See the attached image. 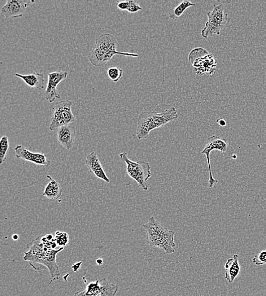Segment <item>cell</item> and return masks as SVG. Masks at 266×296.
Here are the masks:
<instances>
[{
	"label": "cell",
	"mask_w": 266,
	"mask_h": 296,
	"mask_svg": "<svg viewBox=\"0 0 266 296\" xmlns=\"http://www.w3.org/2000/svg\"><path fill=\"white\" fill-rule=\"evenodd\" d=\"M97 263L98 264V265H102L103 260L102 259H98L97 261Z\"/></svg>",
	"instance_id": "28"
},
{
	"label": "cell",
	"mask_w": 266,
	"mask_h": 296,
	"mask_svg": "<svg viewBox=\"0 0 266 296\" xmlns=\"http://www.w3.org/2000/svg\"><path fill=\"white\" fill-rule=\"evenodd\" d=\"M15 150L17 159L45 167H49L51 164L50 161L47 159L44 154L34 153L21 145H17Z\"/></svg>",
	"instance_id": "13"
},
{
	"label": "cell",
	"mask_w": 266,
	"mask_h": 296,
	"mask_svg": "<svg viewBox=\"0 0 266 296\" xmlns=\"http://www.w3.org/2000/svg\"><path fill=\"white\" fill-rule=\"evenodd\" d=\"M120 159L126 164L128 175L136 181L140 188L144 191L148 190L147 182L152 177L151 165L145 161L133 162L128 158L125 152L119 155Z\"/></svg>",
	"instance_id": "8"
},
{
	"label": "cell",
	"mask_w": 266,
	"mask_h": 296,
	"mask_svg": "<svg viewBox=\"0 0 266 296\" xmlns=\"http://www.w3.org/2000/svg\"><path fill=\"white\" fill-rule=\"evenodd\" d=\"M12 238L13 239H14V240L17 241L18 240V239H19V236H17V235H13V236H12Z\"/></svg>",
	"instance_id": "27"
},
{
	"label": "cell",
	"mask_w": 266,
	"mask_h": 296,
	"mask_svg": "<svg viewBox=\"0 0 266 296\" xmlns=\"http://www.w3.org/2000/svg\"><path fill=\"white\" fill-rule=\"evenodd\" d=\"M72 107V102L68 100L56 103L49 127L51 131L59 129L63 126L68 125L76 121Z\"/></svg>",
	"instance_id": "9"
},
{
	"label": "cell",
	"mask_w": 266,
	"mask_h": 296,
	"mask_svg": "<svg viewBox=\"0 0 266 296\" xmlns=\"http://www.w3.org/2000/svg\"><path fill=\"white\" fill-rule=\"evenodd\" d=\"M56 246L57 243L52 235L39 237L28 244L29 251L25 252L24 259L28 261L33 268L37 264L44 265L49 270L52 279L58 280L60 274L56 263V256L64 250V247L55 250Z\"/></svg>",
	"instance_id": "1"
},
{
	"label": "cell",
	"mask_w": 266,
	"mask_h": 296,
	"mask_svg": "<svg viewBox=\"0 0 266 296\" xmlns=\"http://www.w3.org/2000/svg\"><path fill=\"white\" fill-rule=\"evenodd\" d=\"M34 2L31 0H8L2 8L1 15L6 19L20 18Z\"/></svg>",
	"instance_id": "12"
},
{
	"label": "cell",
	"mask_w": 266,
	"mask_h": 296,
	"mask_svg": "<svg viewBox=\"0 0 266 296\" xmlns=\"http://www.w3.org/2000/svg\"><path fill=\"white\" fill-rule=\"evenodd\" d=\"M189 62L194 68L195 73L199 76L215 73L217 60L212 54L202 47L196 48L189 55Z\"/></svg>",
	"instance_id": "6"
},
{
	"label": "cell",
	"mask_w": 266,
	"mask_h": 296,
	"mask_svg": "<svg viewBox=\"0 0 266 296\" xmlns=\"http://www.w3.org/2000/svg\"><path fill=\"white\" fill-rule=\"evenodd\" d=\"M47 178L50 180V182L46 186L43 195L48 199L56 201L62 196V187H61L59 182L54 180L51 176L48 175Z\"/></svg>",
	"instance_id": "18"
},
{
	"label": "cell",
	"mask_w": 266,
	"mask_h": 296,
	"mask_svg": "<svg viewBox=\"0 0 266 296\" xmlns=\"http://www.w3.org/2000/svg\"><path fill=\"white\" fill-rule=\"evenodd\" d=\"M178 118V111L175 107L161 112L144 111L138 118L137 136L140 140H146L152 130L162 127Z\"/></svg>",
	"instance_id": "2"
},
{
	"label": "cell",
	"mask_w": 266,
	"mask_h": 296,
	"mask_svg": "<svg viewBox=\"0 0 266 296\" xmlns=\"http://www.w3.org/2000/svg\"><path fill=\"white\" fill-rule=\"evenodd\" d=\"M68 76L67 72L61 70L48 73L49 80L45 93L46 101L52 103L54 102L56 99L61 98L57 87L61 82L67 79Z\"/></svg>",
	"instance_id": "11"
},
{
	"label": "cell",
	"mask_w": 266,
	"mask_h": 296,
	"mask_svg": "<svg viewBox=\"0 0 266 296\" xmlns=\"http://www.w3.org/2000/svg\"><path fill=\"white\" fill-rule=\"evenodd\" d=\"M216 123L219 124L221 127H224L226 125V121L222 118L216 120Z\"/></svg>",
	"instance_id": "26"
},
{
	"label": "cell",
	"mask_w": 266,
	"mask_h": 296,
	"mask_svg": "<svg viewBox=\"0 0 266 296\" xmlns=\"http://www.w3.org/2000/svg\"><path fill=\"white\" fill-rule=\"evenodd\" d=\"M225 279L232 284L241 272V265L239 263V256L237 254L233 255L225 264Z\"/></svg>",
	"instance_id": "16"
},
{
	"label": "cell",
	"mask_w": 266,
	"mask_h": 296,
	"mask_svg": "<svg viewBox=\"0 0 266 296\" xmlns=\"http://www.w3.org/2000/svg\"><path fill=\"white\" fill-rule=\"evenodd\" d=\"M252 263L256 265H266V250L261 251L252 259Z\"/></svg>",
	"instance_id": "23"
},
{
	"label": "cell",
	"mask_w": 266,
	"mask_h": 296,
	"mask_svg": "<svg viewBox=\"0 0 266 296\" xmlns=\"http://www.w3.org/2000/svg\"><path fill=\"white\" fill-rule=\"evenodd\" d=\"M85 164L88 168L89 171L97 177L99 179L105 181L107 184L110 182V180L104 172L101 161L99 158L97 152H91L85 160Z\"/></svg>",
	"instance_id": "14"
},
{
	"label": "cell",
	"mask_w": 266,
	"mask_h": 296,
	"mask_svg": "<svg viewBox=\"0 0 266 296\" xmlns=\"http://www.w3.org/2000/svg\"><path fill=\"white\" fill-rule=\"evenodd\" d=\"M116 6L121 11H127L129 7V1L120 2L117 3Z\"/></svg>",
	"instance_id": "25"
},
{
	"label": "cell",
	"mask_w": 266,
	"mask_h": 296,
	"mask_svg": "<svg viewBox=\"0 0 266 296\" xmlns=\"http://www.w3.org/2000/svg\"><path fill=\"white\" fill-rule=\"evenodd\" d=\"M107 74L109 79L112 82H117L123 76V70L118 67H112L107 69Z\"/></svg>",
	"instance_id": "21"
},
{
	"label": "cell",
	"mask_w": 266,
	"mask_h": 296,
	"mask_svg": "<svg viewBox=\"0 0 266 296\" xmlns=\"http://www.w3.org/2000/svg\"><path fill=\"white\" fill-rule=\"evenodd\" d=\"M208 21L202 31V36L208 38L213 35L220 36L229 23V14L225 13L224 4L214 5L213 10L207 14Z\"/></svg>",
	"instance_id": "7"
},
{
	"label": "cell",
	"mask_w": 266,
	"mask_h": 296,
	"mask_svg": "<svg viewBox=\"0 0 266 296\" xmlns=\"http://www.w3.org/2000/svg\"><path fill=\"white\" fill-rule=\"evenodd\" d=\"M117 40L110 34H104L96 39L95 46L90 52V62L96 67L104 66L115 55H121L132 57H138L139 54L117 51Z\"/></svg>",
	"instance_id": "4"
},
{
	"label": "cell",
	"mask_w": 266,
	"mask_h": 296,
	"mask_svg": "<svg viewBox=\"0 0 266 296\" xmlns=\"http://www.w3.org/2000/svg\"><path fill=\"white\" fill-rule=\"evenodd\" d=\"M55 239L57 245L60 246L61 247H63L66 246L69 243L68 235L65 232H56Z\"/></svg>",
	"instance_id": "22"
},
{
	"label": "cell",
	"mask_w": 266,
	"mask_h": 296,
	"mask_svg": "<svg viewBox=\"0 0 266 296\" xmlns=\"http://www.w3.org/2000/svg\"><path fill=\"white\" fill-rule=\"evenodd\" d=\"M118 289L117 285L103 278L89 283L85 288L76 291L74 296H115Z\"/></svg>",
	"instance_id": "10"
},
{
	"label": "cell",
	"mask_w": 266,
	"mask_h": 296,
	"mask_svg": "<svg viewBox=\"0 0 266 296\" xmlns=\"http://www.w3.org/2000/svg\"><path fill=\"white\" fill-rule=\"evenodd\" d=\"M1 149H0V164H3L6 162L7 153L10 147V141L7 136H4L0 142Z\"/></svg>",
	"instance_id": "20"
},
{
	"label": "cell",
	"mask_w": 266,
	"mask_h": 296,
	"mask_svg": "<svg viewBox=\"0 0 266 296\" xmlns=\"http://www.w3.org/2000/svg\"><path fill=\"white\" fill-rule=\"evenodd\" d=\"M143 10V8L140 6L139 3L137 1H134V0H129V7L127 12L129 14H135L139 11Z\"/></svg>",
	"instance_id": "24"
},
{
	"label": "cell",
	"mask_w": 266,
	"mask_h": 296,
	"mask_svg": "<svg viewBox=\"0 0 266 296\" xmlns=\"http://www.w3.org/2000/svg\"><path fill=\"white\" fill-rule=\"evenodd\" d=\"M15 76L21 78L30 88L39 90L45 88V78L43 73L34 72L28 75H23V74L16 73Z\"/></svg>",
	"instance_id": "17"
},
{
	"label": "cell",
	"mask_w": 266,
	"mask_h": 296,
	"mask_svg": "<svg viewBox=\"0 0 266 296\" xmlns=\"http://www.w3.org/2000/svg\"><path fill=\"white\" fill-rule=\"evenodd\" d=\"M213 151L221 152L222 154L223 155L225 159L233 158V156L234 155L233 147L226 141V139L217 136L216 135H213V136L207 138L206 146L200 152V154L205 155L207 158L209 174V188H212L218 182V181L213 176L211 166L210 154Z\"/></svg>",
	"instance_id": "5"
},
{
	"label": "cell",
	"mask_w": 266,
	"mask_h": 296,
	"mask_svg": "<svg viewBox=\"0 0 266 296\" xmlns=\"http://www.w3.org/2000/svg\"><path fill=\"white\" fill-rule=\"evenodd\" d=\"M195 6L196 4L190 1H183L177 7L171 9L169 13V16L171 19L177 20L184 15L189 8Z\"/></svg>",
	"instance_id": "19"
},
{
	"label": "cell",
	"mask_w": 266,
	"mask_h": 296,
	"mask_svg": "<svg viewBox=\"0 0 266 296\" xmlns=\"http://www.w3.org/2000/svg\"><path fill=\"white\" fill-rule=\"evenodd\" d=\"M75 138L76 130L73 126L65 125L58 129V141L65 149L68 151L72 149L75 143Z\"/></svg>",
	"instance_id": "15"
},
{
	"label": "cell",
	"mask_w": 266,
	"mask_h": 296,
	"mask_svg": "<svg viewBox=\"0 0 266 296\" xmlns=\"http://www.w3.org/2000/svg\"><path fill=\"white\" fill-rule=\"evenodd\" d=\"M143 227L146 231L147 242L151 247L162 250L167 255L176 252L175 233L173 230H170L159 223L154 216L151 217Z\"/></svg>",
	"instance_id": "3"
}]
</instances>
